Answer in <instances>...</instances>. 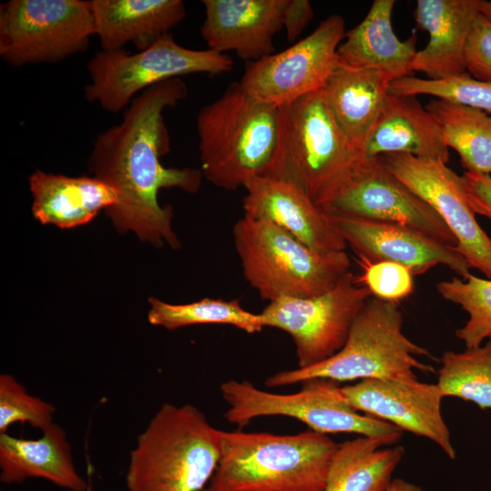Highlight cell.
<instances>
[{
  "label": "cell",
  "instance_id": "6da1fadb",
  "mask_svg": "<svg viewBox=\"0 0 491 491\" xmlns=\"http://www.w3.org/2000/svg\"><path fill=\"white\" fill-rule=\"evenodd\" d=\"M187 93L180 77L145 90L126 107L119 124L97 135L88 158L93 176L118 191L117 204L105 210L116 229L133 231L155 246H180L172 227V206L160 205L159 190L176 187L195 194L202 183L201 170L169 168L160 161L170 151L164 111Z\"/></svg>",
  "mask_w": 491,
  "mask_h": 491
},
{
  "label": "cell",
  "instance_id": "7a4b0ae2",
  "mask_svg": "<svg viewBox=\"0 0 491 491\" xmlns=\"http://www.w3.org/2000/svg\"><path fill=\"white\" fill-rule=\"evenodd\" d=\"M327 435L222 431L209 491H324L337 448Z\"/></svg>",
  "mask_w": 491,
  "mask_h": 491
},
{
  "label": "cell",
  "instance_id": "3957f363",
  "mask_svg": "<svg viewBox=\"0 0 491 491\" xmlns=\"http://www.w3.org/2000/svg\"><path fill=\"white\" fill-rule=\"evenodd\" d=\"M221 432L192 405L163 404L130 453L128 491H204L219 462Z\"/></svg>",
  "mask_w": 491,
  "mask_h": 491
},
{
  "label": "cell",
  "instance_id": "277c9868",
  "mask_svg": "<svg viewBox=\"0 0 491 491\" xmlns=\"http://www.w3.org/2000/svg\"><path fill=\"white\" fill-rule=\"evenodd\" d=\"M361 156L320 89L277 107L275 150L260 175L296 185L319 205Z\"/></svg>",
  "mask_w": 491,
  "mask_h": 491
},
{
  "label": "cell",
  "instance_id": "5b68a950",
  "mask_svg": "<svg viewBox=\"0 0 491 491\" xmlns=\"http://www.w3.org/2000/svg\"><path fill=\"white\" fill-rule=\"evenodd\" d=\"M418 356L431 357L403 332L398 303L371 296L356 316L344 346L316 365L280 371L266 380L281 387L312 379L347 382L366 379L417 378L415 371L433 373Z\"/></svg>",
  "mask_w": 491,
  "mask_h": 491
},
{
  "label": "cell",
  "instance_id": "8992f818",
  "mask_svg": "<svg viewBox=\"0 0 491 491\" xmlns=\"http://www.w3.org/2000/svg\"><path fill=\"white\" fill-rule=\"evenodd\" d=\"M277 107L255 99L239 83L203 106L196 118L203 176L235 190L260 175L275 150Z\"/></svg>",
  "mask_w": 491,
  "mask_h": 491
},
{
  "label": "cell",
  "instance_id": "52a82bcc",
  "mask_svg": "<svg viewBox=\"0 0 491 491\" xmlns=\"http://www.w3.org/2000/svg\"><path fill=\"white\" fill-rule=\"evenodd\" d=\"M233 235L246 280L268 302L321 295L350 272L346 251H315L270 222L244 215Z\"/></svg>",
  "mask_w": 491,
  "mask_h": 491
},
{
  "label": "cell",
  "instance_id": "ba28073f",
  "mask_svg": "<svg viewBox=\"0 0 491 491\" xmlns=\"http://www.w3.org/2000/svg\"><path fill=\"white\" fill-rule=\"evenodd\" d=\"M233 65L228 55L185 47L168 33L136 53L125 48L95 53L87 63L90 82L85 98L116 114L155 85L190 74L220 75Z\"/></svg>",
  "mask_w": 491,
  "mask_h": 491
},
{
  "label": "cell",
  "instance_id": "9c48e42d",
  "mask_svg": "<svg viewBox=\"0 0 491 491\" xmlns=\"http://www.w3.org/2000/svg\"><path fill=\"white\" fill-rule=\"evenodd\" d=\"M293 394H276L257 388L248 381L227 380L220 392L228 408L225 418L239 427L261 416L296 418L321 434L351 433L366 437H387L397 443L403 431L386 421L353 409L343 398L339 386L328 379H312Z\"/></svg>",
  "mask_w": 491,
  "mask_h": 491
},
{
  "label": "cell",
  "instance_id": "30bf717a",
  "mask_svg": "<svg viewBox=\"0 0 491 491\" xmlns=\"http://www.w3.org/2000/svg\"><path fill=\"white\" fill-rule=\"evenodd\" d=\"M95 35L90 1L10 0L0 5V56L15 67L57 63Z\"/></svg>",
  "mask_w": 491,
  "mask_h": 491
},
{
  "label": "cell",
  "instance_id": "8fae6325",
  "mask_svg": "<svg viewBox=\"0 0 491 491\" xmlns=\"http://www.w3.org/2000/svg\"><path fill=\"white\" fill-rule=\"evenodd\" d=\"M318 207L329 215L408 227L448 246L457 243L440 215L380 155H362Z\"/></svg>",
  "mask_w": 491,
  "mask_h": 491
},
{
  "label": "cell",
  "instance_id": "7c38bea8",
  "mask_svg": "<svg viewBox=\"0 0 491 491\" xmlns=\"http://www.w3.org/2000/svg\"><path fill=\"white\" fill-rule=\"evenodd\" d=\"M371 296L369 289L348 272L321 295L279 298L269 302L260 315L265 327L291 336L298 367L304 368L326 360L344 346L356 316Z\"/></svg>",
  "mask_w": 491,
  "mask_h": 491
},
{
  "label": "cell",
  "instance_id": "4fadbf2b",
  "mask_svg": "<svg viewBox=\"0 0 491 491\" xmlns=\"http://www.w3.org/2000/svg\"><path fill=\"white\" fill-rule=\"evenodd\" d=\"M345 21L333 15L287 49L249 62L239 82L255 99L280 106L320 90L338 64Z\"/></svg>",
  "mask_w": 491,
  "mask_h": 491
},
{
  "label": "cell",
  "instance_id": "5bb4252c",
  "mask_svg": "<svg viewBox=\"0 0 491 491\" xmlns=\"http://www.w3.org/2000/svg\"><path fill=\"white\" fill-rule=\"evenodd\" d=\"M380 156L391 173L440 215L471 268L491 279V238L476 219L462 175L439 160L404 154Z\"/></svg>",
  "mask_w": 491,
  "mask_h": 491
},
{
  "label": "cell",
  "instance_id": "9a60e30c",
  "mask_svg": "<svg viewBox=\"0 0 491 491\" xmlns=\"http://www.w3.org/2000/svg\"><path fill=\"white\" fill-rule=\"evenodd\" d=\"M339 391L356 411L426 437L450 459L456 458L441 410L445 396L437 384L420 382L417 378L366 379L339 386Z\"/></svg>",
  "mask_w": 491,
  "mask_h": 491
},
{
  "label": "cell",
  "instance_id": "2e32d148",
  "mask_svg": "<svg viewBox=\"0 0 491 491\" xmlns=\"http://www.w3.org/2000/svg\"><path fill=\"white\" fill-rule=\"evenodd\" d=\"M326 214V213H325ZM327 221L360 258V263L394 262L423 274L443 265L463 279L471 266L455 246L398 225L326 214Z\"/></svg>",
  "mask_w": 491,
  "mask_h": 491
},
{
  "label": "cell",
  "instance_id": "e0dca14e",
  "mask_svg": "<svg viewBox=\"0 0 491 491\" xmlns=\"http://www.w3.org/2000/svg\"><path fill=\"white\" fill-rule=\"evenodd\" d=\"M243 187L246 190L244 215L270 222L315 251H346V243L329 224L326 214L296 185L256 175Z\"/></svg>",
  "mask_w": 491,
  "mask_h": 491
},
{
  "label": "cell",
  "instance_id": "ac0fdd59",
  "mask_svg": "<svg viewBox=\"0 0 491 491\" xmlns=\"http://www.w3.org/2000/svg\"><path fill=\"white\" fill-rule=\"evenodd\" d=\"M289 0H203L200 34L208 49L254 62L272 55Z\"/></svg>",
  "mask_w": 491,
  "mask_h": 491
},
{
  "label": "cell",
  "instance_id": "d6986e66",
  "mask_svg": "<svg viewBox=\"0 0 491 491\" xmlns=\"http://www.w3.org/2000/svg\"><path fill=\"white\" fill-rule=\"evenodd\" d=\"M482 0H418L414 12L417 26L429 35L427 45L417 51L412 71L440 80L466 72L467 39Z\"/></svg>",
  "mask_w": 491,
  "mask_h": 491
},
{
  "label": "cell",
  "instance_id": "ffe728a7",
  "mask_svg": "<svg viewBox=\"0 0 491 491\" xmlns=\"http://www.w3.org/2000/svg\"><path fill=\"white\" fill-rule=\"evenodd\" d=\"M360 154L367 157L404 154L446 164L449 161V148L426 106L416 96L390 93Z\"/></svg>",
  "mask_w": 491,
  "mask_h": 491
},
{
  "label": "cell",
  "instance_id": "44dd1931",
  "mask_svg": "<svg viewBox=\"0 0 491 491\" xmlns=\"http://www.w3.org/2000/svg\"><path fill=\"white\" fill-rule=\"evenodd\" d=\"M90 5L95 33L105 51L127 44L145 49L186 15L181 0H90Z\"/></svg>",
  "mask_w": 491,
  "mask_h": 491
},
{
  "label": "cell",
  "instance_id": "7402d4cb",
  "mask_svg": "<svg viewBox=\"0 0 491 491\" xmlns=\"http://www.w3.org/2000/svg\"><path fill=\"white\" fill-rule=\"evenodd\" d=\"M395 0H375L365 18L346 33L337 49L346 65L374 70L393 81L411 75L417 36L396 37L392 26Z\"/></svg>",
  "mask_w": 491,
  "mask_h": 491
},
{
  "label": "cell",
  "instance_id": "603a6c76",
  "mask_svg": "<svg viewBox=\"0 0 491 491\" xmlns=\"http://www.w3.org/2000/svg\"><path fill=\"white\" fill-rule=\"evenodd\" d=\"M29 187L35 218L60 228L87 224L119 198L114 186L95 176L72 177L37 170L29 177Z\"/></svg>",
  "mask_w": 491,
  "mask_h": 491
},
{
  "label": "cell",
  "instance_id": "cb8c5ba5",
  "mask_svg": "<svg viewBox=\"0 0 491 491\" xmlns=\"http://www.w3.org/2000/svg\"><path fill=\"white\" fill-rule=\"evenodd\" d=\"M42 433L37 439L0 434V480L15 484L43 478L66 491H88L90 486L75 466L64 429L53 423Z\"/></svg>",
  "mask_w": 491,
  "mask_h": 491
},
{
  "label": "cell",
  "instance_id": "d4e9b609",
  "mask_svg": "<svg viewBox=\"0 0 491 491\" xmlns=\"http://www.w3.org/2000/svg\"><path fill=\"white\" fill-rule=\"evenodd\" d=\"M391 82L382 72L338 61L322 88L334 117L359 154L382 111Z\"/></svg>",
  "mask_w": 491,
  "mask_h": 491
},
{
  "label": "cell",
  "instance_id": "484cf974",
  "mask_svg": "<svg viewBox=\"0 0 491 491\" xmlns=\"http://www.w3.org/2000/svg\"><path fill=\"white\" fill-rule=\"evenodd\" d=\"M396 443L358 436L338 444L324 491H385L406 453Z\"/></svg>",
  "mask_w": 491,
  "mask_h": 491
},
{
  "label": "cell",
  "instance_id": "4316f807",
  "mask_svg": "<svg viewBox=\"0 0 491 491\" xmlns=\"http://www.w3.org/2000/svg\"><path fill=\"white\" fill-rule=\"evenodd\" d=\"M448 148L460 156L467 172L491 173V115L484 111L435 98L426 105Z\"/></svg>",
  "mask_w": 491,
  "mask_h": 491
},
{
  "label": "cell",
  "instance_id": "83f0119b",
  "mask_svg": "<svg viewBox=\"0 0 491 491\" xmlns=\"http://www.w3.org/2000/svg\"><path fill=\"white\" fill-rule=\"evenodd\" d=\"M148 322L169 330L192 325H229L248 334L265 327L262 316L242 307L238 300L204 298L188 304H169L155 297L148 299Z\"/></svg>",
  "mask_w": 491,
  "mask_h": 491
},
{
  "label": "cell",
  "instance_id": "f1b7e54d",
  "mask_svg": "<svg viewBox=\"0 0 491 491\" xmlns=\"http://www.w3.org/2000/svg\"><path fill=\"white\" fill-rule=\"evenodd\" d=\"M436 384L445 397H457L491 409V337L484 345L463 352H445Z\"/></svg>",
  "mask_w": 491,
  "mask_h": 491
},
{
  "label": "cell",
  "instance_id": "f546056e",
  "mask_svg": "<svg viewBox=\"0 0 491 491\" xmlns=\"http://www.w3.org/2000/svg\"><path fill=\"white\" fill-rule=\"evenodd\" d=\"M436 289L443 298L468 314L466 325L456 332L466 348L479 346L491 337V279L470 274L465 279L441 281Z\"/></svg>",
  "mask_w": 491,
  "mask_h": 491
},
{
  "label": "cell",
  "instance_id": "4dcf8cb0",
  "mask_svg": "<svg viewBox=\"0 0 491 491\" xmlns=\"http://www.w3.org/2000/svg\"><path fill=\"white\" fill-rule=\"evenodd\" d=\"M388 93L413 96L432 95L491 115V83L477 80L468 73L440 80L408 75L391 82Z\"/></svg>",
  "mask_w": 491,
  "mask_h": 491
},
{
  "label": "cell",
  "instance_id": "1f68e13d",
  "mask_svg": "<svg viewBox=\"0 0 491 491\" xmlns=\"http://www.w3.org/2000/svg\"><path fill=\"white\" fill-rule=\"evenodd\" d=\"M55 407L30 395L13 376H0V434L15 423H28L44 431L53 422Z\"/></svg>",
  "mask_w": 491,
  "mask_h": 491
},
{
  "label": "cell",
  "instance_id": "d6a6232c",
  "mask_svg": "<svg viewBox=\"0 0 491 491\" xmlns=\"http://www.w3.org/2000/svg\"><path fill=\"white\" fill-rule=\"evenodd\" d=\"M364 273L356 276L358 284L369 289L373 296L398 303L414 291L413 273L394 262L363 264Z\"/></svg>",
  "mask_w": 491,
  "mask_h": 491
},
{
  "label": "cell",
  "instance_id": "836d02e7",
  "mask_svg": "<svg viewBox=\"0 0 491 491\" xmlns=\"http://www.w3.org/2000/svg\"><path fill=\"white\" fill-rule=\"evenodd\" d=\"M465 62L466 72L472 77L491 83V20L481 13L470 31Z\"/></svg>",
  "mask_w": 491,
  "mask_h": 491
},
{
  "label": "cell",
  "instance_id": "e575fe53",
  "mask_svg": "<svg viewBox=\"0 0 491 491\" xmlns=\"http://www.w3.org/2000/svg\"><path fill=\"white\" fill-rule=\"evenodd\" d=\"M462 178L473 211L491 219V175L466 171Z\"/></svg>",
  "mask_w": 491,
  "mask_h": 491
},
{
  "label": "cell",
  "instance_id": "d590c367",
  "mask_svg": "<svg viewBox=\"0 0 491 491\" xmlns=\"http://www.w3.org/2000/svg\"><path fill=\"white\" fill-rule=\"evenodd\" d=\"M314 17V11L307 0H289L284 22L286 38L294 42Z\"/></svg>",
  "mask_w": 491,
  "mask_h": 491
},
{
  "label": "cell",
  "instance_id": "8d00e7d4",
  "mask_svg": "<svg viewBox=\"0 0 491 491\" xmlns=\"http://www.w3.org/2000/svg\"><path fill=\"white\" fill-rule=\"evenodd\" d=\"M385 491H426L421 486L402 478H394Z\"/></svg>",
  "mask_w": 491,
  "mask_h": 491
},
{
  "label": "cell",
  "instance_id": "74e56055",
  "mask_svg": "<svg viewBox=\"0 0 491 491\" xmlns=\"http://www.w3.org/2000/svg\"><path fill=\"white\" fill-rule=\"evenodd\" d=\"M480 13L491 20V1L482 0L480 5Z\"/></svg>",
  "mask_w": 491,
  "mask_h": 491
},
{
  "label": "cell",
  "instance_id": "f35d334b",
  "mask_svg": "<svg viewBox=\"0 0 491 491\" xmlns=\"http://www.w3.org/2000/svg\"><path fill=\"white\" fill-rule=\"evenodd\" d=\"M204 491H209V490H207V489L205 488Z\"/></svg>",
  "mask_w": 491,
  "mask_h": 491
},
{
  "label": "cell",
  "instance_id": "ab89813d",
  "mask_svg": "<svg viewBox=\"0 0 491 491\" xmlns=\"http://www.w3.org/2000/svg\"><path fill=\"white\" fill-rule=\"evenodd\" d=\"M490 474H491V466H490Z\"/></svg>",
  "mask_w": 491,
  "mask_h": 491
},
{
  "label": "cell",
  "instance_id": "60d3db41",
  "mask_svg": "<svg viewBox=\"0 0 491 491\" xmlns=\"http://www.w3.org/2000/svg\"><path fill=\"white\" fill-rule=\"evenodd\" d=\"M88 491H91V488H89V490H88Z\"/></svg>",
  "mask_w": 491,
  "mask_h": 491
}]
</instances>
